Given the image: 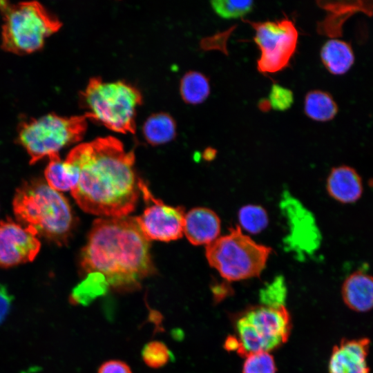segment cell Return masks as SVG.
Wrapping results in <instances>:
<instances>
[{
    "mask_svg": "<svg viewBox=\"0 0 373 373\" xmlns=\"http://www.w3.org/2000/svg\"><path fill=\"white\" fill-rule=\"evenodd\" d=\"M67 162L79 178L71 195L85 212L106 218L128 216L135 209L140 190L135 154L114 137H99L76 146Z\"/></svg>",
    "mask_w": 373,
    "mask_h": 373,
    "instance_id": "obj_1",
    "label": "cell"
},
{
    "mask_svg": "<svg viewBox=\"0 0 373 373\" xmlns=\"http://www.w3.org/2000/svg\"><path fill=\"white\" fill-rule=\"evenodd\" d=\"M149 241L135 217L97 218L81 252V270L102 274L118 292L137 290L155 272Z\"/></svg>",
    "mask_w": 373,
    "mask_h": 373,
    "instance_id": "obj_2",
    "label": "cell"
},
{
    "mask_svg": "<svg viewBox=\"0 0 373 373\" xmlns=\"http://www.w3.org/2000/svg\"><path fill=\"white\" fill-rule=\"evenodd\" d=\"M13 211L19 224L58 246L66 245L76 225L68 199L41 178L26 180L16 189Z\"/></svg>",
    "mask_w": 373,
    "mask_h": 373,
    "instance_id": "obj_3",
    "label": "cell"
},
{
    "mask_svg": "<svg viewBox=\"0 0 373 373\" xmlns=\"http://www.w3.org/2000/svg\"><path fill=\"white\" fill-rule=\"evenodd\" d=\"M84 116L122 133H135L137 108L142 102L140 90L123 81L90 79L80 93Z\"/></svg>",
    "mask_w": 373,
    "mask_h": 373,
    "instance_id": "obj_4",
    "label": "cell"
},
{
    "mask_svg": "<svg viewBox=\"0 0 373 373\" xmlns=\"http://www.w3.org/2000/svg\"><path fill=\"white\" fill-rule=\"evenodd\" d=\"M0 10L3 17L2 46L14 53L26 54L40 49L46 39L61 26L37 1L12 4L0 1Z\"/></svg>",
    "mask_w": 373,
    "mask_h": 373,
    "instance_id": "obj_5",
    "label": "cell"
},
{
    "mask_svg": "<svg viewBox=\"0 0 373 373\" xmlns=\"http://www.w3.org/2000/svg\"><path fill=\"white\" fill-rule=\"evenodd\" d=\"M271 249L242 233L237 226L206 246L209 265L228 281L258 276L265 268Z\"/></svg>",
    "mask_w": 373,
    "mask_h": 373,
    "instance_id": "obj_6",
    "label": "cell"
},
{
    "mask_svg": "<svg viewBox=\"0 0 373 373\" xmlns=\"http://www.w3.org/2000/svg\"><path fill=\"white\" fill-rule=\"evenodd\" d=\"M87 127L84 115L66 117L49 113L22 121L18 141L30 155L33 164L44 158L59 155L64 148L80 141Z\"/></svg>",
    "mask_w": 373,
    "mask_h": 373,
    "instance_id": "obj_7",
    "label": "cell"
},
{
    "mask_svg": "<svg viewBox=\"0 0 373 373\" xmlns=\"http://www.w3.org/2000/svg\"><path fill=\"white\" fill-rule=\"evenodd\" d=\"M238 354L267 352L286 343L291 329L290 315L283 305H260L239 314L234 325Z\"/></svg>",
    "mask_w": 373,
    "mask_h": 373,
    "instance_id": "obj_8",
    "label": "cell"
},
{
    "mask_svg": "<svg viewBox=\"0 0 373 373\" xmlns=\"http://www.w3.org/2000/svg\"><path fill=\"white\" fill-rule=\"evenodd\" d=\"M255 31L254 40L260 50L257 69L261 73H275L288 67L294 55L298 32L287 17L275 21L245 20Z\"/></svg>",
    "mask_w": 373,
    "mask_h": 373,
    "instance_id": "obj_9",
    "label": "cell"
},
{
    "mask_svg": "<svg viewBox=\"0 0 373 373\" xmlns=\"http://www.w3.org/2000/svg\"><path fill=\"white\" fill-rule=\"evenodd\" d=\"M140 193L148 204L143 213L135 217L142 233L149 240L169 242L182 238L185 212L182 207H171L155 198L140 179Z\"/></svg>",
    "mask_w": 373,
    "mask_h": 373,
    "instance_id": "obj_10",
    "label": "cell"
},
{
    "mask_svg": "<svg viewBox=\"0 0 373 373\" xmlns=\"http://www.w3.org/2000/svg\"><path fill=\"white\" fill-rule=\"evenodd\" d=\"M40 247L37 236L30 229L10 218L0 222V267L32 261Z\"/></svg>",
    "mask_w": 373,
    "mask_h": 373,
    "instance_id": "obj_11",
    "label": "cell"
},
{
    "mask_svg": "<svg viewBox=\"0 0 373 373\" xmlns=\"http://www.w3.org/2000/svg\"><path fill=\"white\" fill-rule=\"evenodd\" d=\"M285 209L291 227L290 245L300 251H314L321 244V233L314 217L293 199H286Z\"/></svg>",
    "mask_w": 373,
    "mask_h": 373,
    "instance_id": "obj_12",
    "label": "cell"
},
{
    "mask_svg": "<svg viewBox=\"0 0 373 373\" xmlns=\"http://www.w3.org/2000/svg\"><path fill=\"white\" fill-rule=\"evenodd\" d=\"M370 343L367 338H343L332 349L329 373H369L366 358Z\"/></svg>",
    "mask_w": 373,
    "mask_h": 373,
    "instance_id": "obj_13",
    "label": "cell"
},
{
    "mask_svg": "<svg viewBox=\"0 0 373 373\" xmlns=\"http://www.w3.org/2000/svg\"><path fill=\"white\" fill-rule=\"evenodd\" d=\"M220 220L211 209L195 207L185 213L184 234L193 245H208L216 240L220 233Z\"/></svg>",
    "mask_w": 373,
    "mask_h": 373,
    "instance_id": "obj_14",
    "label": "cell"
},
{
    "mask_svg": "<svg viewBox=\"0 0 373 373\" xmlns=\"http://www.w3.org/2000/svg\"><path fill=\"white\" fill-rule=\"evenodd\" d=\"M326 189L329 196L340 203H354L363 194V180L355 169L341 165L331 170Z\"/></svg>",
    "mask_w": 373,
    "mask_h": 373,
    "instance_id": "obj_15",
    "label": "cell"
},
{
    "mask_svg": "<svg viewBox=\"0 0 373 373\" xmlns=\"http://www.w3.org/2000/svg\"><path fill=\"white\" fill-rule=\"evenodd\" d=\"M320 4L328 12L320 30L329 37L341 36L344 22L357 12L373 15V1H325Z\"/></svg>",
    "mask_w": 373,
    "mask_h": 373,
    "instance_id": "obj_16",
    "label": "cell"
},
{
    "mask_svg": "<svg viewBox=\"0 0 373 373\" xmlns=\"http://www.w3.org/2000/svg\"><path fill=\"white\" fill-rule=\"evenodd\" d=\"M341 294L345 304L352 310L365 312L373 309V276L361 271L349 275Z\"/></svg>",
    "mask_w": 373,
    "mask_h": 373,
    "instance_id": "obj_17",
    "label": "cell"
},
{
    "mask_svg": "<svg viewBox=\"0 0 373 373\" xmlns=\"http://www.w3.org/2000/svg\"><path fill=\"white\" fill-rule=\"evenodd\" d=\"M321 59L330 73L341 75L346 73L354 63V53L351 45L339 39L327 40L321 49Z\"/></svg>",
    "mask_w": 373,
    "mask_h": 373,
    "instance_id": "obj_18",
    "label": "cell"
},
{
    "mask_svg": "<svg viewBox=\"0 0 373 373\" xmlns=\"http://www.w3.org/2000/svg\"><path fill=\"white\" fill-rule=\"evenodd\" d=\"M49 160L44 171L48 185L59 192L71 191L78 181V169L62 160L59 155L52 156Z\"/></svg>",
    "mask_w": 373,
    "mask_h": 373,
    "instance_id": "obj_19",
    "label": "cell"
},
{
    "mask_svg": "<svg viewBox=\"0 0 373 373\" xmlns=\"http://www.w3.org/2000/svg\"><path fill=\"white\" fill-rule=\"evenodd\" d=\"M109 287L102 274L97 271L88 273L72 289L69 301L73 305L87 306L96 298L105 295Z\"/></svg>",
    "mask_w": 373,
    "mask_h": 373,
    "instance_id": "obj_20",
    "label": "cell"
},
{
    "mask_svg": "<svg viewBox=\"0 0 373 373\" xmlns=\"http://www.w3.org/2000/svg\"><path fill=\"white\" fill-rule=\"evenodd\" d=\"M142 132L145 140L157 146L171 141L176 135V124L168 113L160 112L151 115L144 122Z\"/></svg>",
    "mask_w": 373,
    "mask_h": 373,
    "instance_id": "obj_21",
    "label": "cell"
},
{
    "mask_svg": "<svg viewBox=\"0 0 373 373\" xmlns=\"http://www.w3.org/2000/svg\"><path fill=\"white\" fill-rule=\"evenodd\" d=\"M338 105L333 97L321 90L309 91L304 100L305 114L316 122H328L338 113Z\"/></svg>",
    "mask_w": 373,
    "mask_h": 373,
    "instance_id": "obj_22",
    "label": "cell"
},
{
    "mask_svg": "<svg viewBox=\"0 0 373 373\" xmlns=\"http://www.w3.org/2000/svg\"><path fill=\"white\" fill-rule=\"evenodd\" d=\"M210 91L209 79L200 72L189 71L180 80V95L186 104L196 105L202 103L209 97Z\"/></svg>",
    "mask_w": 373,
    "mask_h": 373,
    "instance_id": "obj_23",
    "label": "cell"
},
{
    "mask_svg": "<svg viewBox=\"0 0 373 373\" xmlns=\"http://www.w3.org/2000/svg\"><path fill=\"white\" fill-rule=\"evenodd\" d=\"M241 227L247 232L257 233L262 231L268 224V215L261 206L247 204L238 212Z\"/></svg>",
    "mask_w": 373,
    "mask_h": 373,
    "instance_id": "obj_24",
    "label": "cell"
},
{
    "mask_svg": "<svg viewBox=\"0 0 373 373\" xmlns=\"http://www.w3.org/2000/svg\"><path fill=\"white\" fill-rule=\"evenodd\" d=\"M215 13L225 19H238L249 14L254 8V1L214 0L210 2Z\"/></svg>",
    "mask_w": 373,
    "mask_h": 373,
    "instance_id": "obj_25",
    "label": "cell"
},
{
    "mask_svg": "<svg viewBox=\"0 0 373 373\" xmlns=\"http://www.w3.org/2000/svg\"><path fill=\"white\" fill-rule=\"evenodd\" d=\"M172 356L166 344L159 341L147 343L142 350V357L144 363L153 369L164 366L171 361Z\"/></svg>",
    "mask_w": 373,
    "mask_h": 373,
    "instance_id": "obj_26",
    "label": "cell"
},
{
    "mask_svg": "<svg viewBox=\"0 0 373 373\" xmlns=\"http://www.w3.org/2000/svg\"><path fill=\"white\" fill-rule=\"evenodd\" d=\"M242 373H276L274 357L267 352H259L245 356Z\"/></svg>",
    "mask_w": 373,
    "mask_h": 373,
    "instance_id": "obj_27",
    "label": "cell"
},
{
    "mask_svg": "<svg viewBox=\"0 0 373 373\" xmlns=\"http://www.w3.org/2000/svg\"><path fill=\"white\" fill-rule=\"evenodd\" d=\"M286 296L287 288L281 276L276 277L260 294L261 304L266 305H285Z\"/></svg>",
    "mask_w": 373,
    "mask_h": 373,
    "instance_id": "obj_28",
    "label": "cell"
},
{
    "mask_svg": "<svg viewBox=\"0 0 373 373\" xmlns=\"http://www.w3.org/2000/svg\"><path fill=\"white\" fill-rule=\"evenodd\" d=\"M271 108L285 111L288 110L294 104L293 92L278 84H273L267 98Z\"/></svg>",
    "mask_w": 373,
    "mask_h": 373,
    "instance_id": "obj_29",
    "label": "cell"
},
{
    "mask_svg": "<svg viewBox=\"0 0 373 373\" xmlns=\"http://www.w3.org/2000/svg\"><path fill=\"white\" fill-rule=\"evenodd\" d=\"M97 373H132V371L128 365L122 361L109 360L99 366Z\"/></svg>",
    "mask_w": 373,
    "mask_h": 373,
    "instance_id": "obj_30",
    "label": "cell"
},
{
    "mask_svg": "<svg viewBox=\"0 0 373 373\" xmlns=\"http://www.w3.org/2000/svg\"><path fill=\"white\" fill-rule=\"evenodd\" d=\"M12 302V297L7 288L0 284V324L8 314Z\"/></svg>",
    "mask_w": 373,
    "mask_h": 373,
    "instance_id": "obj_31",
    "label": "cell"
},
{
    "mask_svg": "<svg viewBox=\"0 0 373 373\" xmlns=\"http://www.w3.org/2000/svg\"><path fill=\"white\" fill-rule=\"evenodd\" d=\"M259 108L260 110L267 111L271 108L269 103L267 99L260 100L259 103Z\"/></svg>",
    "mask_w": 373,
    "mask_h": 373,
    "instance_id": "obj_32",
    "label": "cell"
},
{
    "mask_svg": "<svg viewBox=\"0 0 373 373\" xmlns=\"http://www.w3.org/2000/svg\"><path fill=\"white\" fill-rule=\"evenodd\" d=\"M216 151L213 149H207L205 150V152L204 153V158L207 160H211L212 157L215 156Z\"/></svg>",
    "mask_w": 373,
    "mask_h": 373,
    "instance_id": "obj_33",
    "label": "cell"
}]
</instances>
